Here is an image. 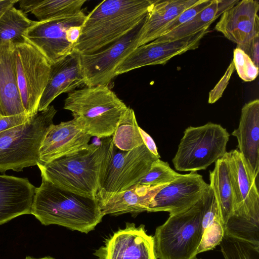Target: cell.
I'll return each mask as SVG.
<instances>
[{"label":"cell","instance_id":"6da1fadb","mask_svg":"<svg viewBox=\"0 0 259 259\" xmlns=\"http://www.w3.org/2000/svg\"><path fill=\"white\" fill-rule=\"evenodd\" d=\"M112 137L48 163L38 162L42 179L65 190L97 197L106 170Z\"/></svg>","mask_w":259,"mask_h":259},{"label":"cell","instance_id":"7a4b0ae2","mask_svg":"<svg viewBox=\"0 0 259 259\" xmlns=\"http://www.w3.org/2000/svg\"><path fill=\"white\" fill-rule=\"evenodd\" d=\"M153 1H102L87 15L74 50L91 54L115 42L144 20Z\"/></svg>","mask_w":259,"mask_h":259},{"label":"cell","instance_id":"3957f363","mask_svg":"<svg viewBox=\"0 0 259 259\" xmlns=\"http://www.w3.org/2000/svg\"><path fill=\"white\" fill-rule=\"evenodd\" d=\"M31 214L42 225H57L85 234L104 217L97 197L73 193L43 179L35 188Z\"/></svg>","mask_w":259,"mask_h":259},{"label":"cell","instance_id":"277c9868","mask_svg":"<svg viewBox=\"0 0 259 259\" xmlns=\"http://www.w3.org/2000/svg\"><path fill=\"white\" fill-rule=\"evenodd\" d=\"M128 107L108 85L85 86L68 93L64 109L91 136H112Z\"/></svg>","mask_w":259,"mask_h":259},{"label":"cell","instance_id":"5b68a950","mask_svg":"<svg viewBox=\"0 0 259 259\" xmlns=\"http://www.w3.org/2000/svg\"><path fill=\"white\" fill-rule=\"evenodd\" d=\"M56 113L54 106L50 105L25 123L0 132V172L22 171L37 165L40 147Z\"/></svg>","mask_w":259,"mask_h":259},{"label":"cell","instance_id":"8992f818","mask_svg":"<svg viewBox=\"0 0 259 259\" xmlns=\"http://www.w3.org/2000/svg\"><path fill=\"white\" fill-rule=\"evenodd\" d=\"M202 201L181 213L169 215L157 227L153 237L158 259H194L201 243Z\"/></svg>","mask_w":259,"mask_h":259},{"label":"cell","instance_id":"52a82bcc","mask_svg":"<svg viewBox=\"0 0 259 259\" xmlns=\"http://www.w3.org/2000/svg\"><path fill=\"white\" fill-rule=\"evenodd\" d=\"M229 136L226 128L212 122L187 127L172 160L176 169L190 172L206 169L225 155Z\"/></svg>","mask_w":259,"mask_h":259},{"label":"cell","instance_id":"ba28073f","mask_svg":"<svg viewBox=\"0 0 259 259\" xmlns=\"http://www.w3.org/2000/svg\"><path fill=\"white\" fill-rule=\"evenodd\" d=\"M159 158L143 144L129 151H122L113 143L105 174L97 193L100 204L137 183Z\"/></svg>","mask_w":259,"mask_h":259},{"label":"cell","instance_id":"9c48e42d","mask_svg":"<svg viewBox=\"0 0 259 259\" xmlns=\"http://www.w3.org/2000/svg\"><path fill=\"white\" fill-rule=\"evenodd\" d=\"M18 88L23 107L30 116L36 114L47 85L50 63L34 46L26 41L14 46Z\"/></svg>","mask_w":259,"mask_h":259},{"label":"cell","instance_id":"30bf717a","mask_svg":"<svg viewBox=\"0 0 259 259\" xmlns=\"http://www.w3.org/2000/svg\"><path fill=\"white\" fill-rule=\"evenodd\" d=\"M144 20L106 48L91 54H80L85 86H108L116 76L115 72L119 65L138 47L140 30Z\"/></svg>","mask_w":259,"mask_h":259},{"label":"cell","instance_id":"8fae6325","mask_svg":"<svg viewBox=\"0 0 259 259\" xmlns=\"http://www.w3.org/2000/svg\"><path fill=\"white\" fill-rule=\"evenodd\" d=\"M86 16L82 11L68 17L36 21L25 32V38L50 64L54 63L74 51L75 46L68 41L67 31L72 26L82 25Z\"/></svg>","mask_w":259,"mask_h":259},{"label":"cell","instance_id":"7c38bea8","mask_svg":"<svg viewBox=\"0 0 259 259\" xmlns=\"http://www.w3.org/2000/svg\"><path fill=\"white\" fill-rule=\"evenodd\" d=\"M209 27L180 39L158 42L155 40L138 47L119 65L116 75L142 67L165 64L172 58L198 48Z\"/></svg>","mask_w":259,"mask_h":259},{"label":"cell","instance_id":"4fadbf2b","mask_svg":"<svg viewBox=\"0 0 259 259\" xmlns=\"http://www.w3.org/2000/svg\"><path fill=\"white\" fill-rule=\"evenodd\" d=\"M208 185L196 171L182 174L156 194L147 211H167L169 215L183 212L201 198Z\"/></svg>","mask_w":259,"mask_h":259},{"label":"cell","instance_id":"5bb4252c","mask_svg":"<svg viewBox=\"0 0 259 259\" xmlns=\"http://www.w3.org/2000/svg\"><path fill=\"white\" fill-rule=\"evenodd\" d=\"M94 254L98 259H157L153 237L144 225L128 223L107 238Z\"/></svg>","mask_w":259,"mask_h":259},{"label":"cell","instance_id":"9a60e30c","mask_svg":"<svg viewBox=\"0 0 259 259\" xmlns=\"http://www.w3.org/2000/svg\"><path fill=\"white\" fill-rule=\"evenodd\" d=\"M230 168L234 215L259 222V194L255 180L237 149L225 154Z\"/></svg>","mask_w":259,"mask_h":259},{"label":"cell","instance_id":"2e32d148","mask_svg":"<svg viewBox=\"0 0 259 259\" xmlns=\"http://www.w3.org/2000/svg\"><path fill=\"white\" fill-rule=\"evenodd\" d=\"M259 3L239 1L225 11L214 29L229 40L240 45L259 35Z\"/></svg>","mask_w":259,"mask_h":259},{"label":"cell","instance_id":"e0dca14e","mask_svg":"<svg viewBox=\"0 0 259 259\" xmlns=\"http://www.w3.org/2000/svg\"><path fill=\"white\" fill-rule=\"evenodd\" d=\"M91 136L73 119L52 124L39 151V162L48 163L88 146Z\"/></svg>","mask_w":259,"mask_h":259},{"label":"cell","instance_id":"ac0fdd59","mask_svg":"<svg viewBox=\"0 0 259 259\" xmlns=\"http://www.w3.org/2000/svg\"><path fill=\"white\" fill-rule=\"evenodd\" d=\"M80 56L74 50L59 61L51 63L48 82L39 101L38 111L47 109L60 94L69 93L84 84Z\"/></svg>","mask_w":259,"mask_h":259},{"label":"cell","instance_id":"d6986e66","mask_svg":"<svg viewBox=\"0 0 259 259\" xmlns=\"http://www.w3.org/2000/svg\"><path fill=\"white\" fill-rule=\"evenodd\" d=\"M232 135L236 137L238 148L252 176L258 179L259 172V100L244 105L239 126Z\"/></svg>","mask_w":259,"mask_h":259},{"label":"cell","instance_id":"ffe728a7","mask_svg":"<svg viewBox=\"0 0 259 259\" xmlns=\"http://www.w3.org/2000/svg\"><path fill=\"white\" fill-rule=\"evenodd\" d=\"M35 189L26 178L0 175V225L31 214Z\"/></svg>","mask_w":259,"mask_h":259},{"label":"cell","instance_id":"44dd1931","mask_svg":"<svg viewBox=\"0 0 259 259\" xmlns=\"http://www.w3.org/2000/svg\"><path fill=\"white\" fill-rule=\"evenodd\" d=\"M14 46L0 47V116L26 113L18 88L13 53Z\"/></svg>","mask_w":259,"mask_h":259},{"label":"cell","instance_id":"7402d4cb","mask_svg":"<svg viewBox=\"0 0 259 259\" xmlns=\"http://www.w3.org/2000/svg\"><path fill=\"white\" fill-rule=\"evenodd\" d=\"M201 0L153 1L141 28L138 47L158 38L162 29L185 10Z\"/></svg>","mask_w":259,"mask_h":259},{"label":"cell","instance_id":"603a6c76","mask_svg":"<svg viewBox=\"0 0 259 259\" xmlns=\"http://www.w3.org/2000/svg\"><path fill=\"white\" fill-rule=\"evenodd\" d=\"M166 185L148 186L136 184L119 192L104 203L100 204L102 213L118 215L130 213L137 214L147 211L156 194Z\"/></svg>","mask_w":259,"mask_h":259},{"label":"cell","instance_id":"cb8c5ba5","mask_svg":"<svg viewBox=\"0 0 259 259\" xmlns=\"http://www.w3.org/2000/svg\"><path fill=\"white\" fill-rule=\"evenodd\" d=\"M201 199L203 235L197 254L214 248L220 244L224 234V225L221 219L214 194L209 185L205 189Z\"/></svg>","mask_w":259,"mask_h":259},{"label":"cell","instance_id":"d4e9b609","mask_svg":"<svg viewBox=\"0 0 259 259\" xmlns=\"http://www.w3.org/2000/svg\"><path fill=\"white\" fill-rule=\"evenodd\" d=\"M239 1L212 0L210 4L192 19L173 31L155 39L158 42L173 41L195 34L206 27Z\"/></svg>","mask_w":259,"mask_h":259},{"label":"cell","instance_id":"484cf974","mask_svg":"<svg viewBox=\"0 0 259 259\" xmlns=\"http://www.w3.org/2000/svg\"><path fill=\"white\" fill-rule=\"evenodd\" d=\"M209 185L214 194L221 219L225 225L234 212L230 168L225 154L215 162L214 169L209 173Z\"/></svg>","mask_w":259,"mask_h":259},{"label":"cell","instance_id":"4316f807","mask_svg":"<svg viewBox=\"0 0 259 259\" xmlns=\"http://www.w3.org/2000/svg\"><path fill=\"white\" fill-rule=\"evenodd\" d=\"M86 0H20L21 10L30 12L42 22L68 17L80 13Z\"/></svg>","mask_w":259,"mask_h":259},{"label":"cell","instance_id":"83f0119b","mask_svg":"<svg viewBox=\"0 0 259 259\" xmlns=\"http://www.w3.org/2000/svg\"><path fill=\"white\" fill-rule=\"evenodd\" d=\"M36 22L21 10L14 6L9 8L0 17V47L6 44L15 46L26 42L25 32Z\"/></svg>","mask_w":259,"mask_h":259},{"label":"cell","instance_id":"f1b7e54d","mask_svg":"<svg viewBox=\"0 0 259 259\" xmlns=\"http://www.w3.org/2000/svg\"><path fill=\"white\" fill-rule=\"evenodd\" d=\"M134 110L128 107L112 135L115 147L129 151L144 144Z\"/></svg>","mask_w":259,"mask_h":259},{"label":"cell","instance_id":"f546056e","mask_svg":"<svg viewBox=\"0 0 259 259\" xmlns=\"http://www.w3.org/2000/svg\"><path fill=\"white\" fill-rule=\"evenodd\" d=\"M219 245L225 259H259V245L224 234Z\"/></svg>","mask_w":259,"mask_h":259},{"label":"cell","instance_id":"4dcf8cb0","mask_svg":"<svg viewBox=\"0 0 259 259\" xmlns=\"http://www.w3.org/2000/svg\"><path fill=\"white\" fill-rule=\"evenodd\" d=\"M181 175L173 170L167 162L158 159L152 164L149 171L136 184L151 187L167 185Z\"/></svg>","mask_w":259,"mask_h":259},{"label":"cell","instance_id":"1f68e13d","mask_svg":"<svg viewBox=\"0 0 259 259\" xmlns=\"http://www.w3.org/2000/svg\"><path fill=\"white\" fill-rule=\"evenodd\" d=\"M235 68L239 76L244 81L254 80L258 74V67L256 66L250 58L241 49L236 48L233 51Z\"/></svg>","mask_w":259,"mask_h":259},{"label":"cell","instance_id":"d6a6232c","mask_svg":"<svg viewBox=\"0 0 259 259\" xmlns=\"http://www.w3.org/2000/svg\"><path fill=\"white\" fill-rule=\"evenodd\" d=\"M212 0H201L200 2L193 6L183 11L165 26L158 34V38L165 35L192 19L195 15L207 7Z\"/></svg>","mask_w":259,"mask_h":259},{"label":"cell","instance_id":"836d02e7","mask_svg":"<svg viewBox=\"0 0 259 259\" xmlns=\"http://www.w3.org/2000/svg\"><path fill=\"white\" fill-rule=\"evenodd\" d=\"M235 70L233 61L231 62L224 76L209 94L208 103L212 104L217 102L222 96L227 87L229 80Z\"/></svg>","mask_w":259,"mask_h":259},{"label":"cell","instance_id":"e575fe53","mask_svg":"<svg viewBox=\"0 0 259 259\" xmlns=\"http://www.w3.org/2000/svg\"><path fill=\"white\" fill-rule=\"evenodd\" d=\"M236 48L242 50L258 67L259 62V35L255 36L245 43L237 45Z\"/></svg>","mask_w":259,"mask_h":259},{"label":"cell","instance_id":"d590c367","mask_svg":"<svg viewBox=\"0 0 259 259\" xmlns=\"http://www.w3.org/2000/svg\"><path fill=\"white\" fill-rule=\"evenodd\" d=\"M31 116L26 113L0 117V132L12 128L26 122Z\"/></svg>","mask_w":259,"mask_h":259},{"label":"cell","instance_id":"8d00e7d4","mask_svg":"<svg viewBox=\"0 0 259 259\" xmlns=\"http://www.w3.org/2000/svg\"><path fill=\"white\" fill-rule=\"evenodd\" d=\"M139 130L141 135L144 144L153 155L159 159L160 156L158 153L157 147L153 139L148 134H147L140 126L139 127Z\"/></svg>","mask_w":259,"mask_h":259},{"label":"cell","instance_id":"74e56055","mask_svg":"<svg viewBox=\"0 0 259 259\" xmlns=\"http://www.w3.org/2000/svg\"><path fill=\"white\" fill-rule=\"evenodd\" d=\"M18 0H0V17L9 8L13 7Z\"/></svg>","mask_w":259,"mask_h":259},{"label":"cell","instance_id":"f35d334b","mask_svg":"<svg viewBox=\"0 0 259 259\" xmlns=\"http://www.w3.org/2000/svg\"><path fill=\"white\" fill-rule=\"evenodd\" d=\"M39 259H55L51 256H45L44 257L39 258Z\"/></svg>","mask_w":259,"mask_h":259},{"label":"cell","instance_id":"ab89813d","mask_svg":"<svg viewBox=\"0 0 259 259\" xmlns=\"http://www.w3.org/2000/svg\"><path fill=\"white\" fill-rule=\"evenodd\" d=\"M24 259H39V258H34L33 257L28 256H26Z\"/></svg>","mask_w":259,"mask_h":259},{"label":"cell","instance_id":"60d3db41","mask_svg":"<svg viewBox=\"0 0 259 259\" xmlns=\"http://www.w3.org/2000/svg\"><path fill=\"white\" fill-rule=\"evenodd\" d=\"M194 259H198V258H197L196 257H195V258H194Z\"/></svg>","mask_w":259,"mask_h":259},{"label":"cell","instance_id":"b9f144b4","mask_svg":"<svg viewBox=\"0 0 259 259\" xmlns=\"http://www.w3.org/2000/svg\"><path fill=\"white\" fill-rule=\"evenodd\" d=\"M1 117V116H0Z\"/></svg>","mask_w":259,"mask_h":259}]
</instances>
